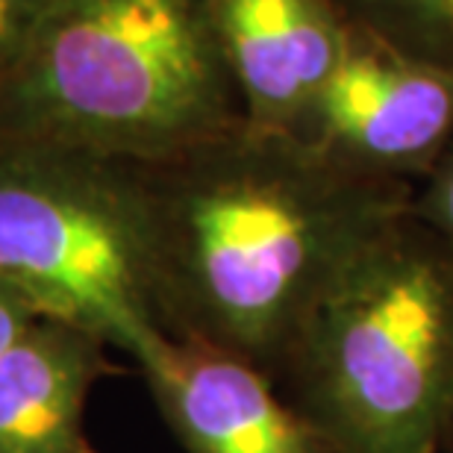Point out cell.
Segmentation results:
<instances>
[{
  "mask_svg": "<svg viewBox=\"0 0 453 453\" xmlns=\"http://www.w3.org/2000/svg\"><path fill=\"white\" fill-rule=\"evenodd\" d=\"M135 171L162 330L271 377L315 306L412 212L415 195L244 121Z\"/></svg>",
  "mask_w": 453,
  "mask_h": 453,
  "instance_id": "1",
  "label": "cell"
},
{
  "mask_svg": "<svg viewBox=\"0 0 453 453\" xmlns=\"http://www.w3.org/2000/svg\"><path fill=\"white\" fill-rule=\"evenodd\" d=\"M242 121L215 0H42L0 77V150L150 165Z\"/></svg>",
  "mask_w": 453,
  "mask_h": 453,
  "instance_id": "2",
  "label": "cell"
},
{
  "mask_svg": "<svg viewBox=\"0 0 453 453\" xmlns=\"http://www.w3.org/2000/svg\"><path fill=\"white\" fill-rule=\"evenodd\" d=\"M274 383L339 453H445L450 244L412 212L397 221L315 306Z\"/></svg>",
  "mask_w": 453,
  "mask_h": 453,
  "instance_id": "3",
  "label": "cell"
},
{
  "mask_svg": "<svg viewBox=\"0 0 453 453\" xmlns=\"http://www.w3.org/2000/svg\"><path fill=\"white\" fill-rule=\"evenodd\" d=\"M0 283L42 319L148 357L168 333L135 165L0 150Z\"/></svg>",
  "mask_w": 453,
  "mask_h": 453,
  "instance_id": "4",
  "label": "cell"
},
{
  "mask_svg": "<svg viewBox=\"0 0 453 453\" xmlns=\"http://www.w3.org/2000/svg\"><path fill=\"white\" fill-rule=\"evenodd\" d=\"M301 142L357 174L418 186L453 144V71L344 27Z\"/></svg>",
  "mask_w": 453,
  "mask_h": 453,
  "instance_id": "5",
  "label": "cell"
},
{
  "mask_svg": "<svg viewBox=\"0 0 453 453\" xmlns=\"http://www.w3.org/2000/svg\"><path fill=\"white\" fill-rule=\"evenodd\" d=\"M135 368L186 453H339L274 377L212 344L165 336Z\"/></svg>",
  "mask_w": 453,
  "mask_h": 453,
  "instance_id": "6",
  "label": "cell"
},
{
  "mask_svg": "<svg viewBox=\"0 0 453 453\" xmlns=\"http://www.w3.org/2000/svg\"><path fill=\"white\" fill-rule=\"evenodd\" d=\"M244 124L301 139L344 44L330 0H215Z\"/></svg>",
  "mask_w": 453,
  "mask_h": 453,
  "instance_id": "7",
  "label": "cell"
},
{
  "mask_svg": "<svg viewBox=\"0 0 453 453\" xmlns=\"http://www.w3.org/2000/svg\"><path fill=\"white\" fill-rule=\"evenodd\" d=\"M112 371L101 339L39 319L0 353V453H97L86 403Z\"/></svg>",
  "mask_w": 453,
  "mask_h": 453,
  "instance_id": "8",
  "label": "cell"
},
{
  "mask_svg": "<svg viewBox=\"0 0 453 453\" xmlns=\"http://www.w3.org/2000/svg\"><path fill=\"white\" fill-rule=\"evenodd\" d=\"M344 27L453 71V0H330Z\"/></svg>",
  "mask_w": 453,
  "mask_h": 453,
  "instance_id": "9",
  "label": "cell"
},
{
  "mask_svg": "<svg viewBox=\"0 0 453 453\" xmlns=\"http://www.w3.org/2000/svg\"><path fill=\"white\" fill-rule=\"evenodd\" d=\"M412 215L453 248V144L415 186Z\"/></svg>",
  "mask_w": 453,
  "mask_h": 453,
  "instance_id": "10",
  "label": "cell"
},
{
  "mask_svg": "<svg viewBox=\"0 0 453 453\" xmlns=\"http://www.w3.org/2000/svg\"><path fill=\"white\" fill-rule=\"evenodd\" d=\"M42 0H0V77L21 53Z\"/></svg>",
  "mask_w": 453,
  "mask_h": 453,
  "instance_id": "11",
  "label": "cell"
},
{
  "mask_svg": "<svg viewBox=\"0 0 453 453\" xmlns=\"http://www.w3.org/2000/svg\"><path fill=\"white\" fill-rule=\"evenodd\" d=\"M39 319L42 315L35 312L21 295H15L12 288L0 283V353L15 339H21Z\"/></svg>",
  "mask_w": 453,
  "mask_h": 453,
  "instance_id": "12",
  "label": "cell"
},
{
  "mask_svg": "<svg viewBox=\"0 0 453 453\" xmlns=\"http://www.w3.org/2000/svg\"><path fill=\"white\" fill-rule=\"evenodd\" d=\"M445 453H453V430H450V436H448V445H445Z\"/></svg>",
  "mask_w": 453,
  "mask_h": 453,
  "instance_id": "13",
  "label": "cell"
}]
</instances>
